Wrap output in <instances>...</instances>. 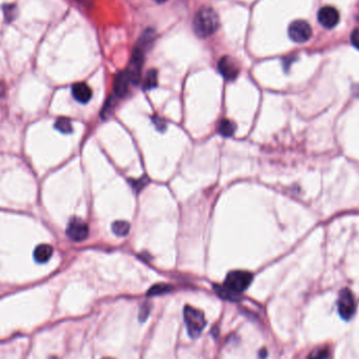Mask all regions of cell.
<instances>
[{"label":"cell","instance_id":"cell-1","mask_svg":"<svg viewBox=\"0 0 359 359\" xmlns=\"http://www.w3.org/2000/svg\"><path fill=\"white\" fill-rule=\"evenodd\" d=\"M220 28V18L213 9H200L194 19L195 33L201 38H207L213 35Z\"/></svg>","mask_w":359,"mask_h":359},{"label":"cell","instance_id":"cell-2","mask_svg":"<svg viewBox=\"0 0 359 359\" xmlns=\"http://www.w3.org/2000/svg\"><path fill=\"white\" fill-rule=\"evenodd\" d=\"M252 278L253 275L248 271H231L226 276L224 287L230 293L237 296L239 293L244 292L248 288L252 281Z\"/></svg>","mask_w":359,"mask_h":359},{"label":"cell","instance_id":"cell-3","mask_svg":"<svg viewBox=\"0 0 359 359\" xmlns=\"http://www.w3.org/2000/svg\"><path fill=\"white\" fill-rule=\"evenodd\" d=\"M184 319L190 337H199L206 326L205 315L202 311L191 306H186L184 309Z\"/></svg>","mask_w":359,"mask_h":359},{"label":"cell","instance_id":"cell-4","mask_svg":"<svg viewBox=\"0 0 359 359\" xmlns=\"http://www.w3.org/2000/svg\"><path fill=\"white\" fill-rule=\"evenodd\" d=\"M337 309L341 317L345 320H350L356 311V301L353 293L349 289H344L341 291L338 300H337Z\"/></svg>","mask_w":359,"mask_h":359},{"label":"cell","instance_id":"cell-5","mask_svg":"<svg viewBox=\"0 0 359 359\" xmlns=\"http://www.w3.org/2000/svg\"><path fill=\"white\" fill-rule=\"evenodd\" d=\"M288 35L293 42L305 43L312 36V28L305 20H295L289 26Z\"/></svg>","mask_w":359,"mask_h":359},{"label":"cell","instance_id":"cell-6","mask_svg":"<svg viewBox=\"0 0 359 359\" xmlns=\"http://www.w3.org/2000/svg\"><path fill=\"white\" fill-rule=\"evenodd\" d=\"M143 64H144V50L140 46H137L135 47V50L133 52L129 66H128V69L126 70L129 75L131 84L136 85L140 82Z\"/></svg>","mask_w":359,"mask_h":359},{"label":"cell","instance_id":"cell-7","mask_svg":"<svg viewBox=\"0 0 359 359\" xmlns=\"http://www.w3.org/2000/svg\"><path fill=\"white\" fill-rule=\"evenodd\" d=\"M89 233L88 226L86 223H84L82 220L73 218L67 225L66 228V235L75 242H82L87 238Z\"/></svg>","mask_w":359,"mask_h":359},{"label":"cell","instance_id":"cell-8","mask_svg":"<svg viewBox=\"0 0 359 359\" xmlns=\"http://www.w3.org/2000/svg\"><path fill=\"white\" fill-rule=\"evenodd\" d=\"M317 20L326 29H333L338 25L339 13L333 7H324L317 13Z\"/></svg>","mask_w":359,"mask_h":359},{"label":"cell","instance_id":"cell-9","mask_svg":"<svg viewBox=\"0 0 359 359\" xmlns=\"http://www.w3.org/2000/svg\"><path fill=\"white\" fill-rule=\"evenodd\" d=\"M218 68L221 75L229 81L236 79V77L239 74V67L237 63L231 57L228 56H224L220 59L218 63Z\"/></svg>","mask_w":359,"mask_h":359},{"label":"cell","instance_id":"cell-10","mask_svg":"<svg viewBox=\"0 0 359 359\" xmlns=\"http://www.w3.org/2000/svg\"><path fill=\"white\" fill-rule=\"evenodd\" d=\"M131 84L129 75L126 70L119 73L114 81V91L119 98H123L128 93L129 85Z\"/></svg>","mask_w":359,"mask_h":359},{"label":"cell","instance_id":"cell-11","mask_svg":"<svg viewBox=\"0 0 359 359\" xmlns=\"http://www.w3.org/2000/svg\"><path fill=\"white\" fill-rule=\"evenodd\" d=\"M71 93H73V97L82 104L87 103L91 99L92 96L90 87L83 82L74 84L73 87H71Z\"/></svg>","mask_w":359,"mask_h":359},{"label":"cell","instance_id":"cell-12","mask_svg":"<svg viewBox=\"0 0 359 359\" xmlns=\"http://www.w3.org/2000/svg\"><path fill=\"white\" fill-rule=\"evenodd\" d=\"M54 252V249L49 244H41L38 245L34 250V258L39 264H44V262L49 261L52 257Z\"/></svg>","mask_w":359,"mask_h":359},{"label":"cell","instance_id":"cell-13","mask_svg":"<svg viewBox=\"0 0 359 359\" xmlns=\"http://www.w3.org/2000/svg\"><path fill=\"white\" fill-rule=\"evenodd\" d=\"M236 125L230 121L228 119L221 120L219 125H218V131L223 136V137H231L235 133Z\"/></svg>","mask_w":359,"mask_h":359},{"label":"cell","instance_id":"cell-14","mask_svg":"<svg viewBox=\"0 0 359 359\" xmlns=\"http://www.w3.org/2000/svg\"><path fill=\"white\" fill-rule=\"evenodd\" d=\"M158 85V71L156 69H149L143 83V88L145 90H150L156 88Z\"/></svg>","mask_w":359,"mask_h":359},{"label":"cell","instance_id":"cell-15","mask_svg":"<svg viewBox=\"0 0 359 359\" xmlns=\"http://www.w3.org/2000/svg\"><path fill=\"white\" fill-rule=\"evenodd\" d=\"M111 229L117 236H125L130 230V225L125 221H116L111 225Z\"/></svg>","mask_w":359,"mask_h":359},{"label":"cell","instance_id":"cell-16","mask_svg":"<svg viewBox=\"0 0 359 359\" xmlns=\"http://www.w3.org/2000/svg\"><path fill=\"white\" fill-rule=\"evenodd\" d=\"M173 290V287L171 285L167 284H157L153 286L152 288L148 290L147 295L148 296H158L162 294H166Z\"/></svg>","mask_w":359,"mask_h":359},{"label":"cell","instance_id":"cell-17","mask_svg":"<svg viewBox=\"0 0 359 359\" xmlns=\"http://www.w3.org/2000/svg\"><path fill=\"white\" fill-rule=\"evenodd\" d=\"M55 128L62 134L73 133V126H71L70 120L67 118H59L55 123Z\"/></svg>","mask_w":359,"mask_h":359},{"label":"cell","instance_id":"cell-18","mask_svg":"<svg viewBox=\"0 0 359 359\" xmlns=\"http://www.w3.org/2000/svg\"><path fill=\"white\" fill-rule=\"evenodd\" d=\"M114 107H115V100L112 97H110L107 99V101L104 104V107L101 111L102 119H107L114 112Z\"/></svg>","mask_w":359,"mask_h":359},{"label":"cell","instance_id":"cell-19","mask_svg":"<svg viewBox=\"0 0 359 359\" xmlns=\"http://www.w3.org/2000/svg\"><path fill=\"white\" fill-rule=\"evenodd\" d=\"M329 356V350L327 348H319L311 352L308 359H327Z\"/></svg>","mask_w":359,"mask_h":359},{"label":"cell","instance_id":"cell-20","mask_svg":"<svg viewBox=\"0 0 359 359\" xmlns=\"http://www.w3.org/2000/svg\"><path fill=\"white\" fill-rule=\"evenodd\" d=\"M150 312V306L148 304H144L141 307L140 310V314H139V318L141 322H145L149 315Z\"/></svg>","mask_w":359,"mask_h":359},{"label":"cell","instance_id":"cell-21","mask_svg":"<svg viewBox=\"0 0 359 359\" xmlns=\"http://www.w3.org/2000/svg\"><path fill=\"white\" fill-rule=\"evenodd\" d=\"M351 42L352 44L356 47L357 50H359V28L355 29L352 34H351Z\"/></svg>","mask_w":359,"mask_h":359},{"label":"cell","instance_id":"cell-22","mask_svg":"<svg viewBox=\"0 0 359 359\" xmlns=\"http://www.w3.org/2000/svg\"><path fill=\"white\" fill-rule=\"evenodd\" d=\"M154 124L156 125V127L159 129V130H164L166 128V124H165V121L163 119L159 118V117H154Z\"/></svg>","mask_w":359,"mask_h":359},{"label":"cell","instance_id":"cell-23","mask_svg":"<svg viewBox=\"0 0 359 359\" xmlns=\"http://www.w3.org/2000/svg\"><path fill=\"white\" fill-rule=\"evenodd\" d=\"M146 183H147V180L145 181V179H140V180H138V181H131L133 187H134L137 191H140L143 187L145 186Z\"/></svg>","mask_w":359,"mask_h":359},{"label":"cell","instance_id":"cell-24","mask_svg":"<svg viewBox=\"0 0 359 359\" xmlns=\"http://www.w3.org/2000/svg\"><path fill=\"white\" fill-rule=\"evenodd\" d=\"M6 92V88H5V85L0 82V98H3L4 97V95Z\"/></svg>","mask_w":359,"mask_h":359},{"label":"cell","instance_id":"cell-25","mask_svg":"<svg viewBox=\"0 0 359 359\" xmlns=\"http://www.w3.org/2000/svg\"><path fill=\"white\" fill-rule=\"evenodd\" d=\"M266 356H267V351H266V349H262V350H260V353H259V358H260V359H264V358H266Z\"/></svg>","mask_w":359,"mask_h":359},{"label":"cell","instance_id":"cell-26","mask_svg":"<svg viewBox=\"0 0 359 359\" xmlns=\"http://www.w3.org/2000/svg\"><path fill=\"white\" fill-rule=\"evenodd\" d=\"M154 2L157 4H163V3H166L167 0H154Z\"/></svg>","mask_w":359,"mask_h":359},{"label":"cell","instance_id":"cell-27","mask_svg":"<svg viewBox=\"0 0 359 359\" xmlns=\"http://www.w3.org/2000/svg\"><path fill=\"white\" fill-rule=\"evenodd\" d=\"M103 359H111V358H108V357H106V358H103Z\"/></svg>","mask_w":359,"mask_h":359}]
</instances>
